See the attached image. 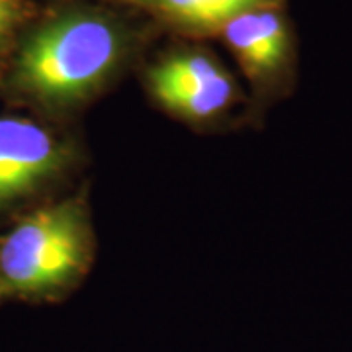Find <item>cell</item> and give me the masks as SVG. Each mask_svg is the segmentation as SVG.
<instances>
[{
  "mask_svg": "<svg viewBox=\"0 0 352 352\" xmlns=\"http://www.w3.org/2000/svg\"><path fill=\"white\" fill-rule=\"evenodd\" d=\"M161 30L108 0H53L25 24L0 69V96L67 124L143 63Z\"/></svg>",
  "mask_w": 352,
  "mask_h": 352,
  "instance_id": "cell-1",
  "label": "cell"
},
{
  "mask_svg": "<svg viewBox=\"0 0 352 352\" xmlns=\"http://www.w3.org/2000/svg\"><path fill=\"white\" fill-rule=\"evenodd\" d=\"M96 233L85 192L57 196L0 235V302H57L88 276Z\"/></svg>",
  "mask_w": 352,
  "mask_h": 352,
  "instance_id": "cell-2",
  "label": "cell"
},
{
  "mask_svg": "<svg viewBox=\"0 0 352 352\" xmlns=\"http://www.w3.org/2000/svg\"><path fill=\"white\" fill-rule=\"evenodd\" d=\"M85 151L67 129L36 116L0 113V217H20L57 198Z\"/></svg>",
  "mask_w": 352,
  "mask_h": 352,
  "instance_id": "cell-3",
  "label": "cell"
},
{
  "mask_svg": "<svg viewBox=\"0 0 352 352\" xmlns=\"http://www.w3.org/2000/svg\"><path fill=\"white\" fill-rule=\"evenodd\" d=\"M139 67L149 100L188 126H215L245 100L235 75L204 41L175 38Z\"/></svg>",
  "mask_w": 352,
  "mask_h": 352,
  "instance_id": "cell-4",
  "label": "cell"
},
{
  "mask_svg": "<svg viewBox=\"0 0 352 352\" xmlns=\"http://www.w3.org/2000/svg\"><path fill=\"white\" fill-rule=\"evenodd\" d=\"M217 38L226 43L251 90V112L288 94L296 78L298 45L286 6H266L233 18Z\"/></svg>",
  "mask_w": 352,
  "mask_h": 352,
  "instance_id": "cell-5",
  "label": "cell"
},
{
  "mask_svg": "<svg viewBox=\"0 0 352 352\" xmlns=\"http://www.w3.org/2000/svg\"><path fill=\"white\" fill-rule=\"evenodd\" d=\"M143 14L161 30L180 39L217 38L221 28L241 14L288 0H108Z\"/></svg>",
  "mask_w": 352,
  "mask_h": 352,
  "instance_id": "cell-6",
  "label": "cell"
},
{
  "mask_svg": "<svg viewBox=\"0 0 352 352\" xmlns=\"http://www.w3.org/2000/svg\"><path fill=\"white\" fill-rule=\"evenodd\" d=\"M36 10L32 0H0V69Z\"/></svg>",
  "mask_w": 352,
  "mask_h": 352,
  "instance_id": "cell-7",
  "label": "cell"
}]
</instances>
